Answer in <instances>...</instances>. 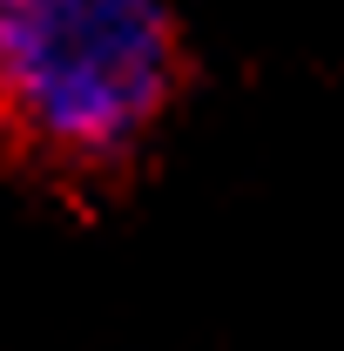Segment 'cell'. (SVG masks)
<instances>
[{"instance_id": "cell-1", "label": "cell", "mask_w": 344, "mask_h": 351, "mask_svg": "<svg viewBox=\"0 0 344 351\" xmlns=\"http://www.w3.org/2000/svg\"><path fill=\"white\" fill-rule=\"evenodd\" d=\"M182 88V34L149 0H0V135L54 169H115Z\"/></svg>"}]
</instances>
